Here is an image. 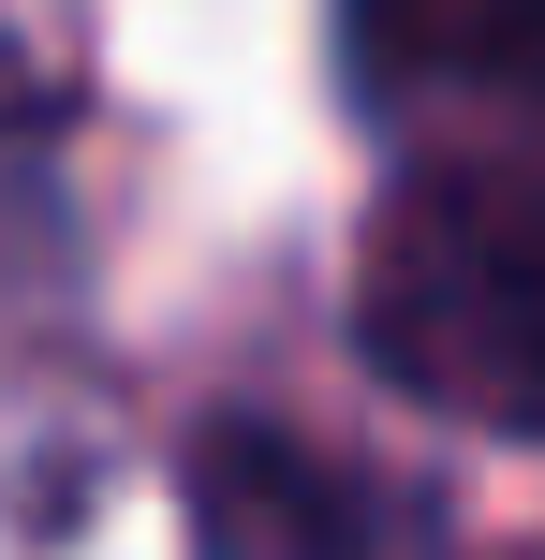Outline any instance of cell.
I'll return each mask as SVG.
<instances>
[{"instance_id": "1", "label": "cell", "mask_w": 545, "mask_h": 560, "mask_svg": "<svg viewBox=\"0 0 545 560\" xmlns=\"http://www.w3.org/2000/svg\"><path fill=\"white\" fill-rule=\"evenodd\" d=\"M354 339L399 398L472 428H545V163H428L383 192L354 266Z\"/></svg>"}, {"instance_id": "2", "label": "cell", "mask_w": 545, "mask_h": 560, "mask_svg": "<svg viewBox=\"0 0 545 560\" xmlns=\"http://www.w3.org/2000/svg\"><path fill=\"white\" fill-rule=\"evenodd\" d=\"M192 560H442V502L383 457L236 413L192 443Z\"/></svg>"}, {"instance_id": "3", "label": "cell", "mask_w": 545, "mask_h": 560, "mask_svg": "<svg viewBox=\"0 0 545 560\" xmlns=\"http://www.w3.org/2000/svg\"><path fill=\"white\" fill-rule=\"evenodd\" d=\"M340 59L369 118L545 104V0H340Z\"/></svg>"}]
</instances>
